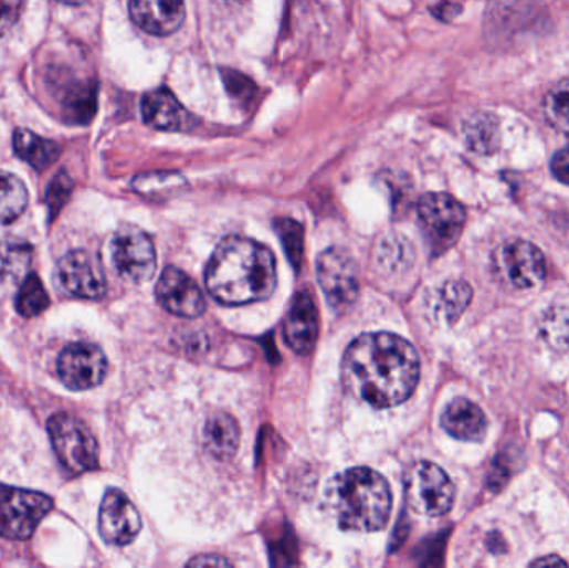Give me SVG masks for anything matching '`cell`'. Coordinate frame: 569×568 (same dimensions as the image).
I'll return each mask as SVG.
<instances>
[{
  "label": "cell",
  "instance_id": "30bf717a",
  "mask_svg": "<svg viewBox=\"0 0 569 568\" xmlns=\"http://www.w3.org/2000/svg\"><path fill=\"white\" fill-rule=\"evenodd\" d=\"M496 271L506 284L515 288H535L545 281L546 262L535 244L525 241L509 242L495 254Z\"/></svg>",
  "mask_w": 569,
  "mask_h": 568
},
{
  "label": "cell",
  "instance_id": "ffe728a7",
  "mask_svg": "<svg viewBox=\"0 0 569 568\" xmlns=\"http://www.w3.org/2000/svg\"><path fill=\"white\" fill-rule=\"evenodd\" d=\"M466 147L478 156H493L502 147V127L492 112H475L463 124Z\"/></svg>",
  "mask_w": 569,
  "mask_h": 568
},
{
  "label": "cell",
  "instance_id": "5b68a950",
  "mask_svg": "<svg viewBox=\"0 0 569 568\" xmlns=\"http://www.w3.org/2000/svg\"><path fill=\"white\" fill-rule=\"evenodd\" d=\"M49 435L55 455L72 475H81L97 467V440L82 420L69 413H55L49 420Z\"/></svg>",
  "mask_w": 569,
  "mask_h": 568
},
{
  "label": "cell",
  "instance_id": "74e56055",
  "mask_svg": "<svg viewBox=\"0 0 569 568\" xmlns=\"http://www.w3.org/2000/svg\"><path fill=\"white\" fill-rule=\"evenodd\" d=\"M57 2H61V4H67V6H78V4H84L85 0H57Z\"/></svg>",
  "mask_w": 569,
  "mask_h": 568
},
{
  "label": "cell",
  "instance_id": "7402d4cb",
  "mask_svg": "<svg viewBox=\"0 0 569 568\" xmlns=\"http://www.w3.org/2000/svg\"><path fill=\"white\" fill-rule=\"evenodd\" d=\"M32 262V248L24 242H0V282L18 284L28 277Z\"/></svg>",
  "mask_w": 569,
  "mask_h": 568
},
{
  "label": "cell",
  "instance_id": "5bb4252c",
  "mask_svg": "<svg viewBox=\"0 0 569 568\" xmlns=\"http://www.w3.org/2000/svg\"><path fill=\"white\" fill-rule=\"evenodd\" d=\"M157 301L170 314L196 318L206 312L207 304L199 285L176 267H167L156 288Z\"/></svg>",
  "mask_w": 569,
  "mask_h": 568
},
{
  "label": "cell",
  "instance_id": "8d00e7d4",
  "mask_svg": "<svg viewBox=\"0 0 569 568\" xmlns=\"http://www.w3.org/2000/svg\"><path fill=\"white\" fill-rule=\"evenodd\" d=\"M533 567H548V565H566V561L562 558L556 557V555H551L548 558H539V560L533 561Z\"/></svg>",
  "mask_w": 569,
  "mask_h": 568
},
{
  "label": "cell",
  "instance_id": "ac0fdd59",
  "mask_svg": "<svg viewBox=\"0 0 569 568\" xmlns=\"http://www.w3.org/2000/svg\"><path fill=\"white\" fill-rule=\"evenodd\" d=\"M202 445L215 461H232L240 445L239 422L229 413H212L202 427Z\"/></svg>",
  "mask_w": 569,
  "mask_h": 568
},
{
  "label": "cell",
  "instance_id": "7a4b0ae2",
  "mask_svg": "<svg viewBox=\"0 0 569 568\" xmlns=\"http://www.w3.org/2000/svg\"><path fill=\"white\" fill-rule=\"evenodd\" d=\"M209 294L223 305L265 301L276 287L275 257L252 239H223L206 271Z\"/></svg>",
  "mask_w": 569,
  "mask_h": 568
},
{
  "label": "cell",
  "instance_id": "603a6c76",
  "mask_svg": "<svg viewBox=\"0 0 569 568\" xmlns=\"http://www.w3.org/2000/svg\"><path fill=\"white\" fill-rule=\"evenodd\" d=\"M29 193L14 173L0 170V223L14 222L28 209Z\"/></svg>",
  "mask_w": 569,
  "mask_h": 568
},
{
  "label": "cell",
  "instance_id": "cb8c5ba5",
  "mask_svg": "<svg viewBox=\"0 0 569 568\" xmlns=\"http://www.w3.org/2000/svg\"><path fill=\"white\" fill-rule=\"evenodd\" d=\"M542 108L548 123L559 133L569 136V78L549 88L542 102Z\"/></svg>",
  "mask_w": 569,
  "mask_h": 568
},
{
  "label": "cell",
  "instance_id": "9a60e30c",
  "mask_svg": "<svg viewBox=\"0 0 569 568\" xmlns=\"http://www.w3.org/2000/svg\"><path fill=\"white\" fill-rule=\"evenodd\" d=\"M128 12L135 25L147 34L166 38L182 28L186 21L183 0H130Z\"/></svg>",
  "mask_w": 569,
  "mask_h": 568
},
{
  "label": "cell",
  "instance_id": "d6a6232c",
  "mask_svg": "<svg viewBox=\"0 0 569 568\" xmlns=\"http://www.w3.org/2000/svg\"><path fill=\"white\" fill-rule=\"evenodd\" d=\"M24 11V0H0V35L14 28Z\"/></svg>",
  "mask_w": 569,
  "mask_h": 568
},
{
  "label": "cell",
  "instance_id": "9c48e42d",
  "mask_svg": "<svg viewBox=\"0 0 569 568\" xmlns=\"http://www.w3.org/2000/svg\"><path fill=\"white\" fill-rule=\"evenodd\" d=\"M317 277L328 304L335 311H345L357 301L360 272L357 262L345 249L331 248L320 254Z\"/></svg>",
  "mask_w": 569,
  "mask_h": 568
},
{
  "label": "cell",
  "instance_id": "2e32d148",
  "mask_svg": "<svg viewBox=\"0 0 569 568\" xmlns=\"http://www.w3.org/2000/svg\"><path fill=\"white\" fill-rule=\"evenodd\" d=\"M283 335L294 353L308 356L314 350L318 337V311L307 291L295 295Z\"/></svg>",
  "mask_w": 569,
  "mask_h": 568
},
{
  "label": "cell",
  "instance_id": "3957f363",
  "mask_svg": "<svg viewBox=\"0 0 569 568\" xmlns=\"http://www.w3.org/2000/svg\"><path fill=\"white\" fill-rule=\"evenodd\" d=\"M325 502L344 530H381L390 517V487L371 469H351L331 478Z\"/></svg>",
  "mask_w": 569,
  "mask_h": 568
},
{
  "label": "cell",
  "instance_id": "8fae6325",
  "mask_svg": "<svg viewBox=\"0 0 569 568\" xmlns=\"http://www.w3.org/2000/svg\"><path fill=\"white\" fill-rule=\"evenodd\" d=\"M57 374L62 383L75 392L94 389L107 374V359L94 344H71L59 356Z\"/></svg>",
  "mask_w": 569,
  "mask_h": 568
},
{
  "label": "cell",
  "instance_id": "83f0119b",
  "mask_svg": "<svg viewBox=\"0 0 569 568\" xmlns=\"http://www.w3.org/2000/svg\"><path fill=\"white\" fill-rule=\"evenodd\" d=\"M275 229L292 264L301 265L304 255V229L301 223L292 219H280L276 220Z\"/></svg>",
  "mask_w": 569,
  "mask_h": 568
},
{
  "label": "cell",
  "instance_id": "4dcf8cb0",
  "mask_svg": "<svg viewBox=\"0 0 569 568\" xmlns=\"http://www.w3.org/2000/svg\"><path fill=\"white\" fill-rule=\"evenodd\" d=\"M223 84H225L226 91L232 95L233 98L240 102H249L250 98L255 97L256 85L253 84L252 78L246 75L240 74V72L229 71L222 72Z\"/></svg>",
  "mask_w": 569,
  "mask_h": 568
},
{
  "label": "cell",
  "instance_id": "e575fe53",
  "mask_svg": "<svg viewBox=\"0 0 569 568\" xmlns=\"http://www.w3.org/2000/svg\"><path fill=\"white\" fill-rule=\"evenodd\" d=\"M189 565H192V567H209V565H213V567H229L230 561L219 557H199L192 558Z\"/></svg>",
  "mask_w": 569,
  "mask_h": 568
},
{
  "label": "cell",
  "instance_id": "f546056e",
  "mask_svg": "<svg viewBox=\"0 0 569 568\" xmlns=\"http://www.w3.org/2000/svg\"><path fill=\"white\" fill-rule=\"evenodd\" d=\"M542 335L555 347L569 346V311L549 312L542 325Z\"/></svg>",
  "mask_w": 569,
  "mask_h": 568
},
{
  "label": "cell",
  "instance_id": "d590c367",
  "mask_svg": "<svg viewBox=\"0 0 569 568\" xmlns=\"http://www.w3.org/2000/svg\"><path fill=\"white\" fill-rule=\"evenodd\" d=\"M459 12V6L452 4V2H445V4L440 6L439 11H436V18L446 19V21H449L450 18H455Z\"/></svg>",
  "mask_w": 569,
  "mask_h": 568
},
{
  "label": "cell",
  "instance_id": "277c9868",
  "mask_svg": "<svg viewBox=\"0 0 569 568\" xmlns=\"http://www.w3.org/2000/svg\"><path fill=\"white\" fill-rule=\"evenodd\" d=\"M404 498L417 514L442 517L453 507L455 487L439 465L417 462L404 475Z\"/></svg>",
  "mask_w": 569,
  "mask_h": 568
},
{
  "label": "cell",
  "instance_id": "4fadbf2b",
  "mask_svg": "<svg viewBox=\"0 0 569 568\" xmlns=\"http://www.w3.org/2000/svg\"><path fill=\"white\" fill-rule=\"evenodd\" d=\"M141 528L140 515L124 492L110 488L98 512V532L107 544L124 547L137 538Z\"/></svg>",
  "mask_w": 569,
  "mask_h": 568
},
{
  "label": "cell",
  "instance_id": "e0dca14e",
  "mask_svg": "<svg viewBox=\"0 0 569 568\" xmlns=\"http://www.w3.org/2000/svg\"><path fill=\"white\" fill-rule=\"evenodd\" d=\"M141 117L152 129L176 133L183 129L189 114L169 88H157L141 98Z\"/></svg>",
  "mask_w": 569,
  "mask_h": 568
},
{
  "label": "cell",
  "instance_id": "6da1fadb",
  "mask_svg": "<svg viewBox=\"0 0 569 568\" xmlns=\"http://www.w3.org/2000/svg\"><path fill=\"white\" fill-rule=\"evenodd\" d=\"M420 379V357L404 338L388 332L360 335L344 357V383L355 399L390 409L410 399Z\"/></svg>",
  "mask_w": 569,
  "mask_h": 568
},
{
  "label": "cell",
  "instance_id": "8992f818",
  "mask_svg": "<svg viewBox=\"0 0 569 568\" xmlns=\"http://www.w3.org/2000/svg\"><path fill=\"white\" fill-rule=\"evenodd\" d=\"M418 220L433 254L452 249L462 235L466 212L449 193H426L418 202Z\"/></svg>",
  "mask_w": 569,
  "mask_h": 568
},
{
  "label": "cell",
  "instance_id": "d4e9b609",
  "mask_svg": "<svg viewBox=\"0 0 569 568\" xmlns=\"http://www.w3.org/2000/svg\"><path fill=\"white\" fill-rule=\"evenodd\" d=\"M49 305H51V298H49L41 278L35 274H29L22 281L21 291L15 298V308H18L19 314L24 315V317H35V315L48 311Z\"/></svg>",
  "mask_w": 569,
  "mask_h": 568
},
{
  "label": "cell",
  "instance_id": "836d02e7",
  "mask_svg": "<svg viewBox=\"0 0 569 568\" xmlns=\"http://www.w3.org/2000/svg\"><path fill=\"white\" fill-rule=\"evenodd\" d=\"M551 172L559 182L569 186V147L555 154L551 159Z\"/></svg>",
  "mask_w": 569,
  "mask_h": 568
},
{
  "label": "cell",
  "instance_id": "484cf974",
  "mask_svg": "<svg viewBox=\"0 0 569 568\" xmlns=\"http://www.w3.org/2000/svg\"><path fill=\"white\" fill-rule=\"evenodd\" d=\"M182 186H186V179L177 172L140 173L131 182L135 192L144 197L169 196Z\"/></svg>",
  "mask_w": 569,
  "mask_h": 568
},
{
  "label": "cell",
  "instance_id": "f1b7e54d",
  "mask_svg": "<svg viewBox=\"0 0 569 568\" xmlns=\"http://www.w3.org/2000/svg\"><path fill=\"white\" fill-rule=\"evenodd\" d=\"M411 245L403 239L390 238L380 248V265L387 271H398L404 267V262H411Z\"/></svg>",
  "mask_w": 569,
  "mask_h": 568
},
{
  "label": "cell",
  "instance_id": "7c38bea8",
  "mask_svg": "<svg viewBox=\"0 0 569 568\" xmlns=\"http://www.w3.org/2000/svg\"><path fill=\"white\" fill-rule=\"evenodd\" d=\"M55 277H57L59 287L71 297L95 301L104 297L107 291L101 262L91 252L74 251L65 255L59 262Z\"/></svg>",
  "mask_w": 569,
  "mask_h": 568
},
{
  "label": "cell",
  "instance_id": "ba28073f",
  "mask_svg": "<svg viewBox=\"0 0 569 568\" xmlns=\"http://www.w3.org/2000/svg\"><path fill=\"white\" fill-rule=\"evenodd\" d=\"M110 257L115 271L127 281L146 282L156 274L157 254L152 239L138 227L124 225L110 241Z\"/></svg>",
  "mask_w": 569,
  "mask_h": 568
},
{
  "label": "cell",
  "instance_id": "1f68e13d",
  "mask_svg": "<svg viewBox=\"0 0 569 568\" xmlns=\"http://www.w3.org/2000/svg\"><path fill=\"white\" fill-rule=\"evenodd\" d=\"M71 190L72 182L71 179H69L67 173H59V176L55 177L54 182H52L51 187H49L48 192V203L49 207H51V213L54 212L55 215V213L61 210V207L67 202L69 193H71Z\"/></svg>",
  "mask_w": 569,
  "mask_h": 568
},
{
  "label": "cell",
  "instance_id": "52a82bcc",
  "mask_svg": "<svg viewBox=\"0 0 569 568\" xmlns=\"http://www.w3.org/2000/svg\"><path fill=\"white\" fill-rule=\"evenodd\" d=\"M52 507V498L41 492L0 484V537L28 540Z\"/></svg>",
  "mask_w": 569,
  "mask_h": 568
},
{
  "label": "cell",
  "instance_id": "44dd1931",
  "mask_svg": "<svg viewBox=\"0 0 569 568\" xmlns=\"http://www.w3.org/2000/svg\"><path fill=\"white\" fill-rule=\"evenodd\" d=\"M14 150L22 160L35 170H45L61 156V147L52 140L35 136L28 129H18L14 134Z\"/></svg>",
  "mask_w": 569,
  "mask_h": 568
},
{
  "label": "cell",
  "instance_id": "d6986e66",
  "mask_svg": "<svg viewBox=\"0 0 569 568\" xmlns=\"http://www.w3.org/2000/svg\"><path fill=\"white\" fill-rule=\"evenodd\" d=\"M442 425L455 439L480 442L485 439L488 420L472 400L455 399L443 412Z\"/></svg>",
  "mask_w": 569,
  "mask_h": 568
},
{
  "label": "cell",
  "instance_id": "4316f807",
  "mask_svg": "<svg viewBox=\"0 0 569 568\" xmlns=\"http://www.w3.org/2000/svg\"><path fill=\"white\" fill-rule=\"evenodd\" d=\"M472 297V287L466 282H449L442 291V307L446 317L450 320H455L456 317H460L465 312V308L468 307Z\"/></svg>",
  "mask_w": 569,
  "mask_h": 568
}]
</instances>
